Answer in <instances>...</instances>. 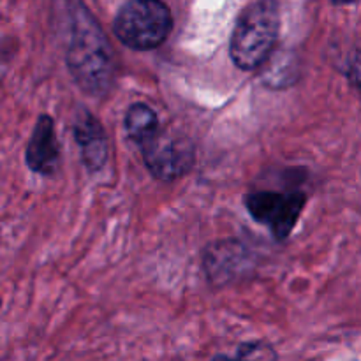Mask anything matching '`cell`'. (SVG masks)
Masks as SVG:
<instances>
[{"mask_svg":"<svg viewBox=\"0 0 361 361\" xmlns=\"http://www.w3.org/2000/svg\"><path fill=\"white\" fill-rule=\"evenodd\" d=\"M236 361H277V353L268 342L254 341L240 344L236 349Z\"/></svg>","mask_w":361,"mask_h":361,"instance_id":"cell-10","label":"cell"},{"mask_svg":"<svg viewBox=\"0 0 361 361\" xmlns=\"http://www.w3.org/2000/svg\"><path fill=\"white\" fill-rule=\"evenodd\" d=\"M349 80L353 81V85L358 87L361 92V53H355L351 56V62H349Z\"/></svg>","mask_w":361,"mask_h":361,"instance_id":"cell-11","label":"cell"},{"mask_svg":"<svg viewBox=\"0 0 361 361\" xmlns=\"http://www.w3.org/2000/svg\"><path fill=\"white\" fill-rule=\"evenodd\" d=\"M67 67L78 87L88 95L102 97L115 78V59L104 32L87 7L80 6L73 16Z\"/></svg>","mask_w":361,"mask_h":361,"instance_id":"cell-1","label":"cell"},{"mask_svg":"<svg viewBox=\"0 0 361 361\" xmlns=\"http://www.w3.org/2000/svg\"><path fill=\"white\" fill-rule=\"evenodd\" d=\"M74 137L81 150V161L90 171H99L108 161V137L101 122L87 109L78 115L74 123Z\"/></svg>","mask_w":361,"mask_h":361,"instance_id":"cell-8","label":"cell"},{"mask_svg":"<svg viewBox=\"0 0 361 361\" xmlns=\"http://www.w3.org/2000/svg\"><path fill=\"white\" fill-rule=\"evenodd\" d=\"M123 126H126L127 136H129L130 140L136 141L137 145L150 140V137L161 129V127H159L157 113H155L150 106L143 104V102L133 104L127 109Z\"/></svg>","mask_w":361,"mask_h":361,"instance_id":"cell-9","label":"cell"},{"mask_svg":"<svg viewBox=\"0 0 361 361\" xmlns=\"http://www.w3.org/2000/svg\"><path fill=\"white\" fill-rule=\"evenodd\" d=\"M335 2H337V4H341V2H349V0H335Z\"/></svg>","mask_w":361,"mask_h":361,"instance_id":"cell-13","label":"cell"},{"mask_svg":"<svg viewBox=\"0 0 361 361\" xmlns=\"http://www.w3.org/2000/svg\"><path fill=\"white\" fill-rule=\"evenodd\" d=\"M305 194L291 192H254L245 196V207L250 217L261 224L268 226L277 240H286L295 229L303 207H305Z\"/></svg>","mask_w":361,"mask_h":361,"instance_id":"cell-5","label":"cell"},{"mask_svg":"<svg viewBox=\"0 0 361 361\" xmlns=\"http://www.w3.org/2000/svg\"><path fill=\"white\" fill-rule=\"evenodd\" d=\"M171 11L162 0H129L115 18V34L130 49L148 51L168 39Z\"/></svg>","mask_w":361,"mask_h":361,"instance_id":"cell-3","label":"cell"},{"mask_svg":"<svg viewBox=\"0 0 361 361\" xmlns=\"http://www.w3.org/2000/svg\"><path fill=\"white\" fill-rule=\"evenodd\" d=\"M148 171L161 182H173L194 166V145L182 134L159 129L150 140L140 145Z\"/></svg>","mask_w":361,"mask_h":361,"instance_id":"cell-4","label":"cell"},{"mask_svg":"<svg viewBox=\"0 0 361 361\" xmlns=\"http://www.w3.org/2000/svg\"><path fill=\"white\" fill-rule=\"evenodd\" d=\"M212 361H236V360H235V356H233V358H231V356H224V355H219V356H215V358H214V360H212Z\"/></svg>","mask_w":361,"mask_h":361,"instance_id":"cell-12","label":"cell"},{"mask_svg":"<svg viewBox=\"0 0 361 361\" xmlns=\"http://www.w3.org/2000/svg\"><path fill=\"white\" fill-rule=\"evenodd\" d=\"M249 268V250L238 242H217L204 254V270L212 282L224 284Z\"/></svg>","mask_w":361,"mask_h":361,"instance_id":"cell-7","label":"cell"},{"mask_svg":"<svg viewBox=\"0 0 361 361\" xmlns=\"http://www.w3.org/2000/svg\"><path fill=\"white\" fill-rule=\"evenodd\" d=\"M281 28L275 0H256L240 14L233 30L231 59L242 71H252L270 59Z\"/></svg>","mask_w":361,"mask_h":361,"instance_id":"cell-2","label":"cell"},{"mask_svg":"<svg viewBox=\"0 0 361 361\" xmlns=\"http://www.w3.org/2000/svg\"><path fill=\"white\" fill-rule=\"evenodd\" d=\"M60 148L55 134V122L51 116L41 115L28 141L25 161L34 173L51 175L59 166Z\"/></svg>","mask_w":361,"mask_h":361,"instance_id":"cell-6","label":"cell"}]
</instances>
